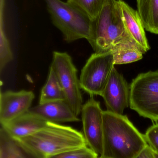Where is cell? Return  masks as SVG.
<instances>
[{"instance_id":"obj_1","label":"cell","mask_w":158,"mask_h":158,"mask_svg":"<svg viewBox=\"0 0 158 158\" xmlns=\"http://www.w3.org/2000/svg\"><path fill=\"white\" fill-rule=\"evenodd\" d=\"M104 138L100 158H135L147 146L144 135L126 115L103 111Z\"/></svg>"},{"instance_id":"obj_2","label":"cell","mask_w":158,"mask_h":158,"mask_svg":"<svg viewBox=\"0 0 158 158\" xmlns=\"http://www.w3.org/2000/svg\"><path fill=\"white\" fill-rule=\"evenodd\" d=\"M18 140L39 158H47L88 146L80 132L70 126L50 122L35 133Z\"/></svg>"},{"instance_id":"obj_3","label":"cell","mask_w":158,"mask_h":158,"mask_svg":"<svg viewBox=\"0 0 158 158\" xmlns=\"http://www.w3.org/2000/svg\"><path fill=\"white\" fill-rule=\"evenodd\" d=\"M45 1L53 24L62 32L66 42L71 43L80 39H85L94 50L95 21L67 2Z\"/></svg>"},{"instance_id":"obj_4","label":"cell","mask_w":158,"mask_h":158,"mask_svg":"<svg viewBox=\"0 0 158 158\" xmlns=\"http://www.w3.org/2000/svg\"><path fill=\"white\" fill-rule=\"evenodd\" d=\"M95 52L111 51L117 44H131L145 50L127 30L118 1L106 0L95 21Z\"/></svg>"},{"instance_id":"obj_5","label":"cell","mask_w":158,"mask_h":158,"mask_svg":"<svg viewBox=\"0 0 158 158\" xmlns=\"http://www.w3.org/2000/svg\"><path fill=\"white\" fill-rule=\"evenodd\" d=\"M130 106L142 117L158 122V70L142 73L133 80Z\"/></svg>"},{"instance_id":"obj_6","label":"cell","mask_w":158,"mask_h":158,"mask_svg":"<svg viewBox=\"0 0 158 158\" xmlns=\"http://www.w3.org/2000/svg\"><path fill=\"white\" fill-rule=\"evenodd\" d=\"M114 66L112 51L92 54L81 70L79 77L81 89L91 96H101Z\"/></svg>"},{"instance_id":"obj_7","label":"cell","mask_w":158,"mask_h":158,"mask_svg":"<svg viewBox=\"0 0 158 158\" xmlns=\"http://www.w3.org/2000/svg\"><path fill=\"white\" fill-rule=\"evenodd\" d=\"M51 67L58 77L66 101L77 116L81 113L83 98L78 70L71 56L66 52H54Z\"/></svg>"},{"instance_id":"obj_8","label":"cell","mask_w":158,"mask_h":158,"mask_svg":"<svg viewBox=\"0 0 158 158\" xmlns=\"http://www.w3.org/2000/svg\"><path fill=\"white\" fill-rule=\"evenodd\" d=\"M103 111L100 102L91 97L82 109L83 135L87 145L99 157L103 153Z\"/></svg>"},{"instance_id":"obj_9","label":"cell","mask_w":158,"mask_h":158,"mask_svg":"<svg viewBox=\"0 0 158 158\" xmlns=\"http://www.w3.org/2000/svg\"><path fill=\"white\" fill-rule=\"evenodd\" d=\"M101 96L108 110L122 115L130 106V86L114 67Z\"/></svg>"},{"instance_id":"obj_10","label":"cell","mask_w":158,"mask_h":158,"mask_svg":"<svg viewBox=\"0 0 158 158\" xmlns=\"http://www.w3.org/2000/svg\"><path fill=\"white\" fill-rule=\"evenodd\" d=\"M35 98L32 91H7L1 93L0 122L1 125L28 111Z\"/></svg>"},{"instance_id":"obj_11","label":"cell","mask_w":158,"mask_h":158,"mask_svg":"<svg viewBox=\"0 0 158 158\" xmlns=\"http://www.w3.org/2000/svg\"><path fill=\"white\" fill-rule=\"evenodd\" d=\"M28 111L46 122L57 123L80 121L66 101L39 104Z\"/></svg>"},{"instance_id":"obj_12","label":"cell","mask_w":158,"mask_h":158,"mask_svg":"<svg viewBox=\"0 0 158 158\" xmlns=\"http://www.w3.org/2000/svg\"><path fill=\"white\" fill-rule=\"evenodd\" d=\"M47 122L28 112L1 125L11 137L18 140L29 136L43 128Z\"/></svg>"},{"instance_id":"obj_13","label":"cell","mask_w":158,"mask_h":158,"mask_svg":"<svg viewBox=\"0 0 158 158\" xmlns=\"http://www.w3.org/2000/svg\"><path fill=\"white\" fill-rule=\"evenodd\" d=\"M125 27L134 40L145 50H150L143 21L138 11L122 0H118Z\"/></svg>"},{"instance_id":"obj_14","label":"cell","mask_w":158,"mask_h":158,"mask_svg":"<svg viewBox=\"0 0 158 158\" xmlns=\"http://www.w3.org/2000/svg\"><path fill=\"white\" fill-rule=\"evenodd\" d=\"M0 158H39L21 142L11 137L1 127Z\"/></svg>"},{"instance_id":"obj_15","label":"cell","mask_w":158,"mask_h":158,"mask_svg":"<svg viewBox=\"0 0 158 158\" xmlns=\"http://www.w3.org/2000/svg\"><path fill=\"white\" fill-rule=\"evenodd\" d=\"M136 2L145 29L158 34V0H136Z\"/></svg>"},{"instance_id":"obj_16","label":"cell","mask_w":158,"mask_h":158,"mask_svg":"<svg viewBox=\"0 0 158 158\" xmlns=\"http://www.w3.org/2000/svg\"><path fill=\"white\" fill-rule=\"evenodd\" d=\"M58 101H66V98L58 77L50 67L47 81L42 88L39 104Z\"/></svg>"},{"instance_id":"obj_17","label":"cell","mask_w":158,"mask_h":158,"mask_svg":"<svg viewBox=\"0 0 158 158\" xmlns=\"http://www.w3.org/2000/svg\"><path fill=\"white\" fill-rule=\"evenodd\" d=\"M115 65L124 64L137 62L143 58L145 52L139 47L126 44L115 45L112 50Z\"/></svg>"},{"instance_id":"obj_18","label":"cell","mask_w":158,"mask_h":158,"mask_svg":"<svg viewBox=\"0 0 158 158\" xmlns=\"http://www.w3.org/2000/svg\"><path fill=\"white\" fill-rule=\"evenodd\" d=\"M106 0H67L95 21L99 15Z\"/></svg>"},{"instance_id":"obj_19","label":"cell","mask_w":158,"mask_h":158,"mask_svg":"<svg viewBox=\"0 0 158 158\" xmlns=\"http://www.w3.org/2000/svg\"><path fill=\"white\" fill-rule=\"evenodd\" d=\"M13 53L4 30L2 20H1L0 28V70L1 72L6 64L13 60Z\"/></svg>"},{"instance_id":"obj_20","label":"cell","mask_w":158,"mask_h":158,"mask_svg":"<svg viewBox=\"0 0 158 158\" xmlns=\"http://www.w3.org/2000/svg\"><path fill=\"white\" fill-rule=\"evenodd\" d=\"M96 153L88 146L66 151L47 158H97Z\"/></svg>"},{"instance_id":"obj_21","label":"cell","mask_w":158,"mask_h":158,"mask_svg":"<svg viewBox=\"0 0 158 158\" xmlns=\"http://www.w3.org/2000/svg\"><path fill=\"white\" fill-rule=\"evenodd\" d=\"M144 135L147 144L158 154V123L150 126Z\"/></svg>"},{"instance_id":"obj_22","label":"cell","mask_w":158,"mask_h":158,"mask_svg":"<svg viewBox=\"0 0 158 158\" xmlns=\"http://www.w3.org/2000/svg\"><path fill=\"white\" fill-rule=\"evenodd\" d=\"M135 158H156L154 150L147 145Z\"/></svg>"},{"instance_id":"obj_23","label":"cell","mask_w":158,"mask_h":158,"mask_svg":"<svg viewBox=\"0 0 158 158\" xmlns=\"http://www.w3.org/2000/svg\"><path fill=\"white\" fill-rule=\"evenodd\" d=\"M154 154H155V156H156V158H158V154H157V153H156V152H154Z\"/></svg>"},{"instance_id":"obj_24","label":"cell","mask_w":158,"mask_h":158,"mask_svg":"<svg viewBox=\"0 0 158 158\" xmlns=\"http://www.w3.org/2000/svg\"><path fill=\"white\" fill-rule=\"evenodd\" d=\"M3 0H1V6H2V5L3 2Z\"/></svg>"},{"instance_id":"obj_25","label":"cell","mask_w":158,"mask_h":158,"mask_svg":"<svg viewBox=\"0 0 158 158\" xmlns=\"http://www.w3.org/2000/svg\"><path fill=\"white\" fill-rule=\"evenodd\" d=\"M100 158V157H98V158Z\"/></svg>"}]
</instances>
